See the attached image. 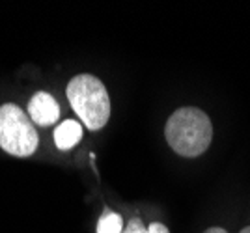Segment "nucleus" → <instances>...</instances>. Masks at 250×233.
<instances>
[{
    "label": "nucleus",
    "instance_id": "obj_6",
    "mask_svg": "<svg viewBox=\"0 0 250 233\" xmlns=\"http://www.w3.org/2000/svg\"><path fill=\"white\" fill-rule=\"evenodd\" d=\"M124 232V220L118 213L104 211V214L99 218L97 233H122Z\"/></svg>",
    "mask_w": 250,
    "mask_h": 233
},
{
    "label": "nucleus",
    "instance_id": "obj_7",
    "mask_svg": "<svg viewBox=\"0 0 250 233\" xmlns=\"http://www.w3.org/2000/svg\"><path fill=\"white\" fill-rule=\"evenodd\" d=\"M122 233H147V228L144 226L142 218L135 216V218H131L127 222V226H125V230Z\"/></svg>",
    "mask_w": 250,
    "mask_h": 233
},
{
    "label": "nucleus",
    "instance_id": "obj_10",
    "mask_svg": "<svg viewBox=\"0 0 250 233\" xmlns=\"http://www.w3.org/2000/svg\"><path fill=\"white\" fill-rule=\"evenodd\" d=\"M239 233H250V226H247V228H245V230H241Z\"/></svg>",
    "mask_w": 250,
    "mask_h": 233
},
{
    "label": "nucleus",
    "instance_id": "obj_2",
    "mask_svg": "<svg viewBox=\"0 0 250 233\" xmlns=\"http://www.w3.org/2000/svg\"><path fill=\"white\" fill-rule=\"evenodd\" d=\"M67 99L75 114L90 131H99L110 117V97L104 84L94 75H77L67 84Z\"/></svg>",
    "mask_w": 250,
    "mask_h": 233
},
{
    "label": "nucleus",
    "instance_id": "obj_8",
    "mask_svg": "<svg viewBox=\"0 0 250 233\" xmlns=\"http://www.w3.org/2000/svg\"><path fill=\"white\" fill-rule=\"evenodd\" d=\"M147 233H170V230H168L165 224L161 222H153L149 228H147Z\"/></svg>",
    "mask_w": 250,
    "mask_h": 233
},
{
    "label": "nucleus",
    "instance_id": "obj_9",
    "mask_svg": "<svg viewBox=\"0 0 250 233\" xmlns=\"http://www.w3.org/2000/svg\"><path fill=\"white\" fill-rule=\"evenodd\" d=\"M204 233H228V232L222 230V228H209L208 232H204Z\"/></svg>",
    "mask_w": 250,
    "mask_h": 233
},
{
    "label": "nucleus",
    "instance_id": "obj_5",
    "mask_svg": "<svg viewBox=\"0 0 250 233\" xmlns=\"http://www.w3.org/2000/svg\"><path fill=\"white\" fill-rule=\"evenodd\" d=\"M81 138H83V125L81 121L75 119H65L54 131V144L62 151L75 148Z\"/></svg>",
    "mask_w": 250,
    "mask_h": 233
},
{
    "label": "nucleus",
    "instance_id": "obj_3",
    "mask_svg": "<svg viewBox=\"0 0 250 233\" xmlns=\"http://www.w3.org/2000/svg\"><path fill=\"white\" fill-rule=\"evenodd\" d=\"M0 148L13 157H30L40 148V135L21 106H0Z\"/></svg>",
    "mask_w": 250,
    "mask_h": 233
},
{
    "label": "nucleus",
    "instance_id": "obj_4",
    "mask_svg": "<svg viewBox=\"0 0 250 233\" xmlns=\"http://www.w3.org/2000/svg\"><path fill=\"white\" fill-rule=\"evenodd\" d=\"M28 117L36 125L49 127V125H54L60 119V106L51 94L38 92L28 101Z\"/></svg>",
    "mask_w": 250,
    "mask_h": 233
},
{
    "label": "nucleus",
    "instance_id": "obj_1",
    "mask_svg": "<svg viewBox=\"0 0 250 233\" xmlns=\"http://www.w3.org/2000/svg\"><path fill=\"white\" fill-rule=\"evenodd\" d=\"M168 146L181 157H198L211 144L213 125L209 116L194 106L177 108L165 127Z\"/></svg>",
    "mask_w": 250,
    "mask_h": 233
}]
</instances>
